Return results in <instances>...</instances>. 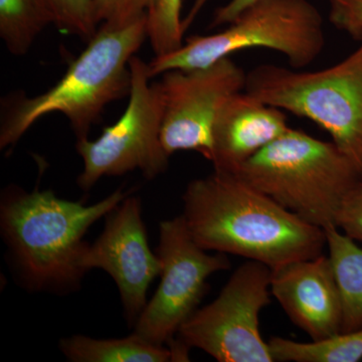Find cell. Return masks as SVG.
<instances>
[{
  "mask_svg": "<svg viewBox=\"0 0 362 362\" xmlns=\"http://www.w3.org/2000/svg\"><path fill=\"white\" fill-rule=\"evenodd\" d=\"M335 225L352 240L362 243V178L345 195Z\"/></svg>",
  "mask_w": 362,
  "mask_h": 362,
  "instance_id": "obj_21",
  "label": "cell"
},
{
  "mask_svg": "<svg viewBox=\"0 0 362 362\" xmlns=\"http://www.w3.org/2000/svg\"><path fill=\"white\" fill-rule=\"evenodd\" d=\"M147 14L128 25H101L54 87L18 98L0 124V148L13 146L42 117L61 113L78 140L88 139L107 105L130 94L129 62L147 39ZM77 140V141H78Z\"/></svg>",
  "mask_w": 362,
  "mask_h": 362,
  "instance_id": "obj_3",
  "label": "cell"
},
{
  "mask_svg": "<svg viewBox=\"0 0 362 362\" xmlns=\"http://www.w3.org/2000/svg\"><path fill=\"white\" fill-rule=\"evenodd\" d=\"M207 252L190 235L182 216L161 221L156 249L160 284L135 323V334L157 345L175 339L201 303L207 279L230 268L226 254Z\"/></svg>",
  "mask_w": 362,
  "mask_h": 362,
  "instance_id": "obj_9",
  "label": "cell"
},
{
  "mask_svg": "<svg viewBox=\"0 0 362 362\" xmlns=\"http://www.w3.org/2000/svg\"><path fill=\"white\" fill-rule=\"evenodd\" d=\"M156 0H93L98 25H128L147 14Z\"/></svg>",
  "mask_w": 362,
  "mask_h": 362,
  "instance_id": "obj_20",
  "label": "cell"
},
{
  "mask_svg": "<svg viewBox=\"0 0 362 362\" xmlns=\"http://www.w3.org/2000/svg\"><path fill=\"white\" fill-rule=\"evenodd\" d=\"M81 265L86 273L101 269L111 276L120 293L124 317L134 326L147 305L149 286L161 272L160 259L147 240L139 197L127 195L107 214L103 233L86 247Z\"/></svg>",
  "mask_w": 362,
  "mask_h": 362,
  "instance_id": "obj_11",
  "label": "cell"
},
{
  "mask_svg": "<svg viewBox=\"0 0 362 362\" xmlns=\"http://www.w3.org/2000/svg\"><path fill=\"white\" fill-rule=\"evenodd\" d=\"M342 304L341 332L362 327V247L332 226L324 230Z\"/></svg>",
  "mask_w": 362,
  "mask_h": 362,
  "instance_id": "obj_14",
  "label": "cell"
},
{
  "mask_svg": "<svg viewBox=\"0 0 362 362\" xmlns=\"http://www.w3.org/2000/svg\"><path fill=\"white\" fill-rule=\"evenodd\" d=\"M209 1V0H194L192 8H190L187 16L182 20V28L185 33L190 28V25H192L195 18L201 13L202 9L204 8V6H206Z\"/></svg>",
  "mask_w": 362,
  "mask_h": 362,
  "instance_id": "obj_24",
  "label": "cell"
},
{
  "mask_svg": "<svg viewBox=\"0 0 362 362\" xmlns=\"http://www.w3.org/2000/svg\"><path fill=\"white\" fill-rule=\"evenodd\" d=\"M181 8L182 0H156L147 11V39L156 56L176 51L185 44Z\"/></svg>",
  "mask_w": 362,
  "mask_h": 362,
  "instance_id": "obj_18",
  "label": "cell"
},
{
  "mask_svg": "<svg viewBox=\"0 0 362 362\" xmlns=\"http://www.w3.org/2000/svg\"><path fill=\"white\" fill-rule=\"evenodd\" d=\"M59 349L73 362H168L173 354L165 345H157L134 332L118 339H96L73 335L59 341Z\"/></svg>",
  "mask_w": 362,
  "mask_h": 362,
  "instance_id": "obj_15",
  "label": "cell"
},
{
  "mask_svg": "<svg viewBox=\"0 0 362 362\" xmlns=\"http://www.w3.org/2000/svg\"><path fill=\"white\" fill-rule=\"evenodd\" d=\"M270 289L292 322L313 341L341 332V297L328 255L273 269Z\"/></svg>",
  "mask_w": 362,
  "mask_h": 362,
  "instance_id": "obj_12",
  "label": "cell"
},
{
  "mask_svg": "<svg viewBox=\"0 0 362 362\" xmlns=\"http://www.w3.org/2000/svg\"><path fill=\"white\" fill-rule=\"evenodd\" d=\"M245 90L320 126L362 178V42L346 59L321 71L256 66L247 74Z\"/></svg>",
  "mask_w": 362,
  "mask_h": 362,
  "instance_id": "obj_6",
  "label": "cell"
},
{
  "mask_svg": "<svg viewBox=\"0 0 362 362\" xmlns=\"http://www.w3.org/2000/svg\"><path fill=\"white\" fill-rule=\"evenodd\" d=\"M274 361L357 362L362 361V327L319 341L300 342L283 337L269 340Z\"/></svg>",
  "mask_w": 362,
  "mask_h": 362,
  "instance_id": "obj_17",
  "label": "cell"
},
{
  "mask_svg": "<svg viewBox=\"0 0 362 362\" xmlns=\"http://www.w3.org/2000/svg\"><path fill=\"white\" fill-rule=\"evenodd\" d=\"M246 81L247 74L230 57L206 68L162 74L160 138L168 156L192 150L209 160L216 116L228 98L245 90Z\"/></svg>",
  "mask_w": 362,
  "mask_h": 362,
  "instance_id": "obj_10",
  "label": "cell"
},
{
  "mask_svg": "<svg viewBox=\"0 0 362 362\" xmlns=\"http://www.w3.org/2000/svg\"><path fill=\"white\" fill-rule=\"evenodd\" d=\"M272 269L247 259L211 303L180 326L178 340L220 362H274L262 337L259 314L270 304Z\"/></svg>",
  "mask_w": 362,
  "mask_h": 362,
  "instance_id": "obj_8",
  "label": "cell"
},
{
  "mask_svg": "<svg viewBox=\"0 0 362 362\" xmlns=\"http://www.w3.org/2000/svg\"><path fill=\"white\" fill-rule=\"evenodd\" d=\"M54 23L49 0H0V37L14 56L25 54L40 33Z\"/></svg>",
  "mask_w": 362,
  "mask_h": 362,
  "instance_id": "obj_16",
  "label": "cell"
},
{
  "mask_svg": "<svg viewBox=\"0 0 362 362\" xmlns=\"http://www.w3.org/2000/svg\"><path fill=\"white\" fill-rule=\"evenodd\" d=\"M181 216L206 251L235 255L278 268L315 258L326 246L323 228L307 223L243 180L214 170L190 181Z\"/></svg>",
  "mask_w": 362,
  "mask_h": 362,
  "instance_id": "obj_1",
  "label": "cell"
},
{
  "mask_svg": "<svg viewBox=\"0 0 362 362\" xmlns=\"http://www.w3.org/2000/svg\"><path fill=\"white\" fill-rule=\"evenodd\" d=\"M131 89L127 108L118 121L105 128L96 140H78L83 159L77 185L83 192L104 176L140 170L151 180L165 173L169 156L161 143L163 99L158 83L150 84L148 64L138 57L129 62Z\"/></svg>",
  "mask_w": 362,
  "mask_h": 362,
  "instance_id": "obj_7",
  "label": "cell"
},
{
  "mask_svg": "<svg viewBox=\"0 0 362 362\" xmlns=\"http://www.w3.org/2000/svg\"><path fill=\"white\" fill-rule=\"evenodd\" d=\"M323 26L320 11L309 0H257L221 32L192 35L176 51L156 56L148 64L149 75L206 68L254 47L281 52L293 68L302 69L322 52Z\"/></svg>",
  "mask_w": 362,
  "mask_h": 362,
  "instance_id": "obj_5",
  "label": "cell"
},
{
  "mask_svg": "<svg viewBox=\"0 0 362 362\" xmlns=\"http://www.w3.org/2000/svg\"><path fill=\"white\" fill-rule=\"evenodd\" d=\"M334 28L362 42V0H328Z\"/></svg>",
  "mask_w": 362,
  "mask_h": 362,
  "instance_id": "obj_22",
  "label": "cell"
},
{
  "mask_svg": "<svg viewBox=\"0 0 362 362\" xmlns=\"http://www.w3.org/2000/svg\"><path fill=\"white\" fill-rule=\"evenodd\" d=\"M257 0H230L225 6L218 7L213 16L211 28L228 25L247 6H251Z\"/></svg>",
  "mask_w": 362,
  "mask_h": 362,
  "instance_id": "obj_23",
  "label": "cell"
},
{
  "mask_svg": "<svg viewBox=\"0 0 362 362\" xmlns=\"http://www.w3.org/2000/svg\"><path fill=\"white\" fill-rule=\"evenodd\" d=\"M284 111L247 92L226 100L213 128L214 170L235 173L243 164L289 129Z\"/></svg>",
  "mask_w": 362,
  "mask_h": 362,
  "instance_id": "obj_13",
  "label": "cell"
},
{
  "mask_svg": "<svg viewBox=\"0 0 362 362\" xmlns=\"http://www.w3.org/2000/svg\"><path fill=\"white\" fill-rule=\"evenodd\" d=\"M59 30L90 42L96 35L93 0H49Z\"/></svg>",
  "mask_w": 362,
  "mask_h": 362,
  "instance_id": "obj_19",
  "label": "cell"
},
{
  "mask_svg": "<svg viewBox=\"0 0 362 362\" xmlns=\"http://www.w3.org/2000/svg\"><path fill=\"white\" fill-rule=\"evenodd\" d=\"M118 188L90 206L59 199L51 189L6 188L0 202V232L16 278L30 291H76L86 233L127 197Z\"/></svg>",
  "mask_w": 362,
  "mask_h": 362,
  "instance_id": "obj_2",
  "label": "cell"
},
{
  "mask_svg": "<svg viewBox=\"0 0 362 362\" xmlns=\"http://www.w3.org/2000/svg\"><path fill=\"white\" fill-rule=\"evenodd\" d=\"M235 173L280 206L323 230L337 226L343 199L361 178L334 143L292 128Z\"/></svg>",
  "mask_w": 362,
  "mask_h": 362,
  "instance_id": "obj_4",
  "label": "cell"
}]
</instances>
